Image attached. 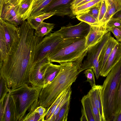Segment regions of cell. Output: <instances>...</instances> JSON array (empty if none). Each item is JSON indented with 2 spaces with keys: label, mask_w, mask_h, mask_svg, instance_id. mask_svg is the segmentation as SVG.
<instances>
[{
  "label": "cell",
  "mask_w": 121,
  "mask_h": 121,
  "mask_svg": "<svg viewBox=\"0 0 121 121\" xmlns=\"http://www.w3.org/2000/svg\"><path fill=\"white\" fill-rule=\"evenodd\" d=\"M106 23L90 26L89 32L86 37L85 44L88 49L99 42L104 36L108 32L106 29Z\"/></svg>",
  "instance_id": "obj_12"
},
{
  "label": "cell",
  "mask_w": 121,
  "mask_h": 121,
  "mask_svg": "<svg viewBox=\"0 0 121 121\" xmlns=\"http://www.w3.org/2000/svg\"><path fill=\"white\" fill-rule=\"evenodd\" d=\"M70 99L62 106L56 116L54 121H67L70 107Z\"/></svg>",
  "instance_id": "obj_28"
},
{
  "label": "cell",
  "mask_w": 121,
  "mask_h": 121,
  "mask_svg": "<svg viewBox=\"0 0 121 121\" xmlns=\"http://www.w3.org/2000/svg\"><path fill=\"white\" fill-rule=\"evenodd\" d=\"M92 0H84L82 2H81L80 3H79L75 7L82 5L83 4H85L86 3H87L88 2L92 1Z\"/></svg>",
  "instance_id": "obj_43"
},
{
  "label": "cell",
  "mask_w": 121,
  "mask_h": 121,
  "mask_svg": "<svg viewBox=\"0 0 121 121\" xmlns=\"http://www.w3.org/2000/svg\"><path fill=\"white\" fill-rule=\"evenodd\" d=\"M76 16L79 20L85 22L90 26H96L99 24L98 20L88 12H85L77 15Z\"/></svg>",
  "instance_id": "obj_29"
},
{
  "label": "cell",
  "mask_w": 121,
  "mask_h": 121,
  "mask_svg": "<svg viewBox=\"0 0 121 121\" xmlns=\"http://www.w3.org/2000/svg\"><path fill=\"white\" fill-rule=\"evenodd\" d=\"M52 0H36L30 16L39 15L43 13L47 6Z\"/></svg>",
  "instance_id": "obj_27"
},
{
  "label": "cell",
  "mask_w": 121,
  "mask_h": 121,
  "mask_svg": "<svg viewBox=\"0 0 121 121\" xmlns=\"http://www.w3.org/2000/svg\"><path fill=\"white\" fill-rule=\"evenodd\" d=\"M102 85H95L92 87L87 93L92 99L98 109L101 121H105L102 99Z\"/></svg>",
  "instance_id": "obj_17"
},
{
  "label": "cell",
  "mask_w": 121,
  "mask_h": 121,
  "mask_svg": "<svg viewBox=\"0 0 121 121\" xmlns=\"http://www.w3.org/2000/svg\"><path fill=\"white\" fill-rule=\"evenodd\" d=\"M54 24L47 23L43 22L35 30L34 35L38 38L42 39L45 36L50 33L54 28Z\"/></svg>",
  "instance_id": "obj_23"
},
{
  "label": "cell",
  "mask_w": 121,
  "mask_h": 121,
  "mask_svg": "<svg viewBox=\"0 0 121 121\" xmlns=\"http://www.w3.org/2000/svg\"><path fill=\"white\" fill-rule=\"evenodd\" d=\"M84 73L87 78L86 81L89 82L92 87L96 85L94 73L92 69H87L84 72Z\"/></svg>",
  "instance_id": "obj_34"
},
{
  "label": "cell",
  "mask_w": 121,
  "mask_h": 121,
  "mask_svg": "<svg viewBox=\"0 0 121 121\" xmlns=\"http://www.w3.org/2000/svg\"><path fill=\"white\" fill-rule=\"evenodd\" d=\"M102 1L97 5L90 9L87 12L98 20Z\"/></svg>",
  "instance_id": "obj_35"
},
{
  "label": "cell",
  "mask_w": 121,
  "mask_h": 121,
  "mask_svg": "<svg viewBox=\"0 0 121 121\" xmlns=\"http://www.w3.org/2000/svg\"><path fill=\"white\" fill-rule=\"evenodd\" d=\"M90 26L87 23L81 21L74 26L68 25L61 27L60 29L54 32L56 35L63 39L86 37L88 34Z\"/></svg>",
  "instance_id": "obj_8"
},
{
  "label": "cell",
  "mask_w": 121,
  "mask_h": 121,
  "mask_svg": "<svg viewBox=\"0 0 121 121\" xmlns=\"http://www.w3.org/2000/svg\"><path fill=\"white\" fill-rule=\"evenodd\" d=\"M39 99L36 100L31 106L28 110V112L25 116L23 121H42L40 116L35 111L38 106Z\"/></svg>",
  "instance_id": "obj_25"
},
{
  "label": "cell",
  "mask_w": 121,
  "mask_h": 121,
  "mask_svg": "<svg viewBox=\"0 0 121 121\" xmlns=\"http://www.w3.org/2000/svg\"><path fill=\"white\" fill-rule=\"evenodd\" d=\"M0 101L3 100L9 91L5 79L0 77Z\"/></svg>",
  "instance_id": "obj_31"
},
{
  "label": "cell",
  "mask_w": 121,
  "mask_h": 121,
  "mask_svg": "<svg viewBox=\"0 0 121 121\" xmlns=\"http://www.w3.org/2000/svg\"><path fill=\"white\" fill-rule=\"evenodd\" d=\"M116 121H121V112L117 119Z\"/></svg>",
  "instance_id": "obj_44"
},
{
  "label": "cell",
  "mask_w": 121,
  "mask_h": 121,
  "mask_svg": "<svg viewBox=\"0 0 121 121\" xmlns=\"http://www.w3.org/2000/svg\"><path fill=\"white\" fill-rule=\"evenodd\" d=\"M115 37L118 42L121 43V26L112 28L111 31Z\"/></svg>",
  "instance_id": "obj_37"
},
{
  "label": "cell",
  "mask_w": 121,
  "mask_h": 121,
  "mask_svg": "<svg viewBox=\"0 0 121 121\" xmlns=\"http://www.w3.org/2000/svg\"><path fill=\"white\" fill-rule=\"evenodd\" d=\"M42 88L25 84L14 89H9L15 106V121H23L27 111L39 99Z\"/></svg>",
  "instance_id": "obj_4"
},
{
  "label": "cell",
  "mask_w": 121,
  "mask_h": 121,
  "mask_svg": "<svg viewBox=\"0 0 121 121\" xmlns=\"http://www.w3.org/2000/svg\"><path fill=\"white\" fill-rule=\"evenodd\" d=\"M64 39L50 33L43 38L39 42L37 49V60L42 61L53 52Z\"/></svg>",
  "instance_id": "obj_7"
},
{
  "label": "cell",
  "mask_w": 121,
  "mask_h": 121,
  "mask_svg": "<svg viewBox=\"0 0 121 121\" xmlns=\"http://www.w3.org/2000/svg\"><path fill=\"white\" fill-rule=\"evenodd\" d=\"M108 7L105 14L101 23H106L113 15L121 9L120 0H106Z\"/></svg>",
  "instance_id": "obj_19"
},
{
  "label": "cell",
  "mask_w": 121,
  "mask_h": 121,
  "mask_svg": "<svg viewBox=\"0 0 121 121\" xmlns=\"http://www.w3.org/2000/svg\"><path fill=\"white\" fill-rule=\"evenodd\" d=\"M74 0H52L47 6L43 12H51L54 15L64 16H67L73 18L71 8V4Z\"/></svg>",
  "instance_id": "obj_10"
},
{
  "label": "cell",
  "mask_w": 121,
  "mask_h": 121,
  "mask_svg": "<svg viewBox=\"0 0 121 121\" xmlns=\"http://www.w3.org/2000/svg\"><path fill=\"white\" fill-rule=\"evenodd\" d=\"M20 0H5V3H9L13 6L18 4Z\"/></svg>",
  "instance_id": "obj_39"
},
{
  "label": "cell",
  "mask_w": 121,
  "mask_h": 121,
  "mask_svg": "<svg viewBox=\"0 0 121 121\" xmlns=\"http://www.w3.org/2000/svg\"><path fill=\"white\" fill-rule=\"evenodd\" d=\"M103 0H93L72 9L73 15L76 16L87 12L90 9L97 5Z\"/></svg>",
  "instance_id": "obj_26"
},
{
  "label": "cell",
  "mask_w": 121,
  "mask_h": 121,
  "mask_svg": "<svg viewBox=\"0 0 121 121\" xmlns=\"http://www.w3.org/2000/svg\"><path fill=\"white\" fill-rule=\"evenodd\" d=\"M117 18L121 21V9L114 14L111 18Z\"/></svg>",
  "instance_id": "obj_41"
},
{
  "label": "cell",
  "mask_w": 121,
  "mask_h": 121,
  "mask_svg": "<svg viewBox=\"0 0 121 121\" xmlns=\"http://www.w3.org/2000/svg\"><path fill=\"white\" fill-rule=\"evenodd\" d=\"M18 3L13 6L9 3H4L1 12L0 13V19L17 26L24 21L18 15L17 11Z\"/></svg>",
  "instance_id": "obj_13"
},
{
  "label": "cell",
  "mask_w": 121,
  "mask_h": 121,
  "mask_svg": "<svg viewBox=\"0 0 121 121\" xmlns=\"http://www.w3.org/2000/svg\"><path fill=\"white\" fill-rule=\"evenodd\" d=\"M118 43L116 40L111 36L104 46L99 58V69L100 74L108 57Z\"/></svg>",
  "instance_id": "obj_16"
},
{
  "label": "cell",
  "mask_w": 121,
  "mask_h": 121,
  "mask_svg": "<svg viewBox=\"0 0 121 121\" xmlns=\"http://www.w3.org/2000/svg\"><path fill=\"white\" fill-rule=\"evenodd\" d=\"M121 26V21L117 18H111L106 23V29L108 32L115 27Z\"/></svg>",
  "instance_id": "obj_32"
},
{
  "label": "cell",
  "mask_w": 121,
  "mask_h": 121,
  "mask_svg": "<svg viewBox=\"0 0 121 121\" xmlns=\"http://www.w3.org/2000/svg\"><path fill=\"white\" fill-rule=\"evenodd\" d=\"M83 0H74L71 4V9L75 8L78 4Z\"/></svg>",
  "instance_id": "obj_40"
},
{
  "label": "cell",
  "mask_w": 121,
  "mask_h": 121,
  "mask_svg": "<svg viewBox=\"0 0 121 121\" xmlns=\"http://www.w3.org/2000/svg\"><path fill=\"white\" fill-rule=\"evenodd\" d=\"M121 60V43L115 46L108 57L100 75L105 77L112 68Z\"/></svg>",
  "instance_id": "obj_14"
},
{
  "label": "cell",
  "mask_w": 121,
  "mask_h": 121,
  "mask_svg": "<svg viewBox=\"0 0 121 121\" xmlns=\"http://www.w3.org/2000/svg\"><path fill=\"white\" fill-rule=\"evenodd\" d=\"M88 95L95 121H101L98 109L96 107L92 98Z\"/></svg>",
  "instance_id": "obj_36"
},
{
  "label": "cell",
  "mask_w": 121,
  "mask_h": 121,
  "mask_svg": "<svg viewBox=\"0 0 121 121\" xmlns=\"http://www.w3.org/2000/svg\"><path fill=\"white\" fill-rule=\"evenodd\" d=\"M86 37L80 38L48 56L51 63H59L73 61L82 56L88 51L85 46Z\"/></svg>",
  "instance_id": "obj_6"
},
{
  "label": "cell",
  "mask_w": 121,
  "mask_h": 121,
  "mask_svg": "<svg viewBox=\"0 0 121 121\" xmlns=\"http://www.w3.org/2000/svg\"><path fill=\"white\" fill-rule=\"evenodd\" d=\"M69 87L64 90L61 93L50 107L48 108H46L47 111L45 118V121H49L52 116L67 93Z\"/></svg>",
  "instance_id": "obj_24"
},
{
  "label": "cell",
  "mask_w": 121,
  "mask_h": 121,
  "mask_svg": "<svg viewBox=\"0 0 121 121\" xmlns=\"http://www.w3.org/2000/svg\"><path fill=\"white\" fill-rule=\"evenodd\" d=\"M111 36V31L108 32L104 36L99 42L88 49L87 58L81 65V72L86 69H94L102 49Z\"/></svg>",
  "instance_id": "obj_9"
},
{
  "label": "cell",
  "mask_w": 121,
  "mask_h": 121,
  "mask_svg": "<svg viewBox=\"0 0 121 121\" xmlns=\"http://www.w3.org/2000/svg\"><path fill=\"white\" fill-rule=\"evenodd\" d=\"M54 15L52 13H44L38 15L30 16L27 19V21L31 27L35 30L44 20Z\"/></svg>",
  "instance_id": "obj_21"
},
{
  "label": "cell",
  "mask_w": 121,
  "mask_h": 121,
  "mask_svg": "<svg viewBox=\"0 0 121 121\" xmlns=\"http://www.w3.org/2000/svg\"><path fill=\"white\" fill-rule=\"evenodd\" d=\"M5 0H0V13L2 11L5 3Z\"/></svg>",
  "instance_id": "obj_42"
},
{
  "label": "cell",
  "mask_w": 121,
  "mask_h": 121,
  "mask_svg": "<svg viewBox=\"0 0 121 121\" xmlns=\"http://www.w3.org/2000/svg\"><path fill=\"white\" fill-rule=\"evenodd\" d=\"M35 112L40 116L42 121H44L47 111L46 108L41 106L38 107L35 110Z\"/></svg>",
  "instance_id": "obj_38"
},
{
  "label": "cell",
  "mask_w": 121,
  "mask_h": 121,
  "mask_svg": "<svg viewBox=\"0 0 121 121\" xmlns=\"http://www.w3.org/2000/svg\"><path fill=\"white\" fill-rule=\"evenodd\" d=\"M20 39L19 27L0 19V64L17 47Z\"/></svg>",
  "instance_id": "obj_5"
},
{
  "label": "cell",
  "mask_w": 121,
  "mask_h": 121,
  "mask_svg": "<svg viewBox=\"0 0 121 121\" xmlns=\"http://www.w3.org/2000/svg\"><path fill=\"white\" fill-rule=\"evenodd\" d=\"M121 112V81L116 100L115 106V114L113 121L116 120Z\"/></svg>",
  "instance_id": "obj_30"
},
{
  "label": "cell",
  "mask_w": 121,
  "mask_h": 121,
  "mask_svg": "<svg viewBox=\"0 0 121 121\" xmlns=\"http://www.w3.org/2000/svg\"><path fill=\"white\" fill-rule=\"evenodd\" d=\"M102 86V99L105 121H113L116 100L121 81V60L112 69Z\"/></svg>",
  "instance_id": "obj_3"
},
{
  "label": "cell",
  "mask_w": 121,
  "mask_h": 121,
  "mask_svg": "<svg viewBox=\"0 0 121 121\" xmlns=\"http://www.w3.org/2000/svg\"><path fill=\"white\" fill-rule=\"evenodd\" d=\"M108 7L106 0L102 1L98 18L99 23L100 24L106 12Z\"/></svg>",
  "instance_id": "obj_33"
},
{
  "label": "cell",
  "mask_w": 121,
  "mask_h": 121,
  "mask_svg": "<svg viewBox=\"0 0 121 121\" xmlns=\"http://www.w3.org/2000/svg\"><path fill=\"white\" fill-rule=\"evenodd\" d=\"M50 63L48 58L38 60L30 75L29 82L31 85L43 87L45 73Z\"/></svg>",
  "instance_id": "obj_11"
},
{
  "label": "cell",
  "mask_w": 121,
  "mask_h": 121,
  "mask_svg": "<svg viewBox=\"0 0 121 121\" xmlns=\"http://www.w3.org/2000/svg\"><path fill=\"white\" fill-rule=\"evenodd\" d=\"M36 0H20L19 1L17 14L23 21L30 16Z\"/></svg>",
  "instance_id": "obj_18"
},
{
  "label": "cell",
  "mask_w": 121,
  "mask_h": 121,
  "mask_svg": "<svg viewBox=\"0 0 121 121\" xmlns=\"http://www.w3.org/2000/svg\"><path fill=\"white\" fill-rule=\"evenodd\" d=\"M26 21L19 27L20 39L17 46L0 64V76L9 89L29 84L30 74L38 61L37 51L42 39L35 36Z\"/></svg>",
  "instance_id": "obj_1"
},
{
  "label": "cell",
  "mask_w": 121,
  "mask_h": 121,
  "mask_svg": "<svg viewBox=\"0 0 121 121\" xmlns=\"http://www.w3.org/2000/svg\"><path fill=\"white\" fill-rule=\"evenodd\" d=\"M81 102L83 107L81 111L85 114L87 121H95L89 98L87 94L82 98Z\"/></svg>",
  "instance_id": "obj_22"
},
{
  "label": "cell",
  "mask_w": 121,
  "mask_h": 121,
  "mask_svg": "<svg viewBox=\"0 0 121 121\" xmlns=\"http://www.w3.org/2000/svg\"><path fill=\"white\" fill-rule=\"evenodd\" d=\"M0 103V113L4 114V121H15L14 105L9 92Z\"/></svg>",
  "instance_id": "obj_15"
},
{
  "label": "cell",
  "mask_w": 121,
  "mask_h": 121,
  "mask_svg": "<svg viewBox=\"0 0 121 121\" xmlns=\"http://www.w3.org/2000/svg\"></svg>",
  "instance_id": "obj_45"
},
{
  "label": "cell",
  "mask_w": 121,
  "mask_h": 121,
  "mask_svg": "<svg viewBox=\"0 0 121 121\" xmlns=\"http://www.w3.org/2000/svg\"><path fill=\"white\" fill-rule=\"evenodd\" d=\"M86 55V52L73 61L60 63L61 68L58 74L50 83L42 89L39 96L38 106L48 108L64 90L75 82L81 72L82 61Z\"/></svg>",
  "instance_id": "obj_2"
},
{
  "label": "cell",
  "mask_w": 121,
  "mask_h": 121,
  "mask_svg": "<svg viewBox=\"0 0 121 121\" xmlns=\"http://www.w3.org/2000/svg\"><path fill=\"white\" fill-rule=\"evenodd\" d=\"M61 68V65L50 63L45 71L44 77L43 87L50 83L57 76Z\"/></svg>",
  "instance_id": "obj_20"
}]
</instances>
